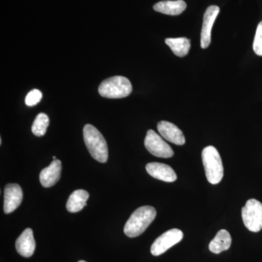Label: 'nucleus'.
Here are the masks:
<instances>
[{
	"instance_id": "obj_1",
	"label": "nucleus",
	"mask_w": 262,
	"mask_h": 262,
	"mask_svg": "<svg viewBox=\"0 0 262 262\" xmlns=\"http://www.w3.org/2000/svg\"><path fill=\"white\" fill-rule=\"evenodd\" d=\"M157 212L152 206L137 208L131 214L124 227V232L129 237H136L145 232L156 217Z\"/></svg>"
},
{
	"instance_id": "obj_2",
	"label": "nucleus",
	"mask_w": 262,
	"mask_h": 262,
	"mask_svg": "<svg viewBox=\"0 0 262 262\" xmlns=\"http://www.w3.org/2000/svg\"><path fill=\"white\" fill-rule=\"evenodd\" d=\"M83 137L92 158L99 163H106L108 157L107 143L100 131L94 125L87 124L83 128Z\"/></svg>"
},
{
	"instance_id": "obj_3",
	"label": "nucleus",
	"mask_w": 262,
	"mask_h": 262,
	"mask_svg": "<svg viewBox=\"0 0 262 262\" xmlns=\"http://www.w3.org/2000/svg\"><path fill=\"white\" fill-rule=\"evenodd\" d=\"M202 159L208 182L212 184L220 183L224 177V167L218 150L213 146H206L202 151Z\"/></svg>"
},
{
	"instance_id": "obj_4",
	"label": "nucleus",
	"mask_w": 262,
	"mask_h": 262,
	"mask_svg": "<svg viewBox=\"0 0 262 262\" xmlns=\"http://www.w3.org/2000/svg\"><path fill=\"white\" fill-rule=\"evenodd\" d=\"M131 82L127 77L115 76L103 80L98 87V93L102 97L122 98L132 93Z\"/></svg>"
},
{
	"instance_id": "obj_5",
	"label": "nucleus",
	"mask_w": 262,
	"mask_h": 262,
	"mask_svg": "<svg viewBox=\"0 0 262 262\" xmlns=\"http://www.w3.org/2000/svg\"><path fill=\"white\" fill-rule=\"evenodd\" d=\"M242 219L248 230L258 232L262 229V204L256 199L248 200L242 208Z\"/></svg>"
},
{
	"instance_id": "obj_6",
	"label": "nucleus",
	"mask_w": 262,
	"mask_h": 262,
	"mask_svg": "<svg viewBox=\"0 0 262 262\" xmlns=\"http://www.w3.org/2000/svg\"><path fill=\"white\" fill-rule=\"evenodd\" d=\"M144 145L149 153L158 158H170L173 156L172 148L153 130L147 131Z\"/></svg>"
},
{
	"instance_id": "obj_7",
	"label": "nucleus",
	"mask_w": 262,
	"mask_h": 262,
	"mask_svg": "<svg viewBox=\"0 0 262 262\" xmlns=\"http://www.w3.org/2000/svg\"><path fill=\"white\" fill-rule=\"evenodd\" d=\"M184 234L179 229H172L161 234L155 239L151 246V253L155 256H158L167 251L176 244H178L183 239Z\"/></svg>"
},
{
	"instance_id": "obj_8",
	"label": "nucleus",
	"mask_w": 262,
	"mask_h": 262,
	"mask_svg": "<svg viewBox=\"0 0 262 262\" xmlns=\"http://www.w3.org/2000/svg\"><path fill=\"white\" fill-rule=\"evenodd\" d=\"M220 11L218 6L211 5L205 12L201 31V48L203 49L208 48L211 44L212 27Z\"/></svg>"
},
{
	"instance_id": "obj_9",
	"label": "nucleus",
	"mask_w": 262,
	"mask_h": 262,
	"mask_svg": "<svg viewBox=\"0 0 262 262\" xmlns=\"http://www.w3.org/2000/svg\"><path fill=\"white\" fill-rule=\"evenodd\" d=\"M23 200L21 188L17 184H7L4 191V212L10 213L16 210Z\"/></svg>"
},
{
	"instance_id": "obj_10",
	"label": "nucleus",
	"mask_w": 262,
	"mask_h": 262,
	"mask_svg": "<svg viewBox=\"0 0 262 262\" xmlns=\"http://www.w3.org/2000/svg\"><path fill=\"white\" fill-rule=\"evenodd\" d=\"M158 130L160 135L169 142L179 146L184 145L185 144V137L182 131L171 122L167 121L158 122Z\"/></svg>"
},
{
	"instance_id": "obj_11",
	"label": "nucleus",
	"mask_w": 262,
	"mask_h": 262,
	"mask_svg": "<svg viewBox=\"0 0 262 262\" xmlns=\"http://www.w3.org/2000/svg\"><path fill=\"white\" fill-rule=\"evenodd\" d=\"M147 173L153 178L165 182H173L177 179L173 169L166 164L149 163L146 165Z\"/></svg>"
},
{
	"instance_id": "obj_12",
	"label": "nucleus",
	"mask_w": 262,
	"mask_h": 262,
	"mask_svg": "<svg viewBox=\"0 0 262 262\" xmlns=\"http://www.w3.org/2000/svg\"><path fill=\"white\" fill-rule=\"evenodd\" d=\"M61 162L55 160L47 168L43 169L39 174V181L42 187L49 188L53 187L61 178Z\"/></svg>"
},
{
	"instance_id": "obj_13",
	"label": "nucleus",
	"mask_w": 262,
	"mask_h": 262,
	"mask_svg": "<svg viewBox=\"0 0 262 262\" xmlns=\"http://www.w3.org/2000/svg\"><path fill=\"white\" fill-rule=\"evenodd\" d=\"M36 243L32 229L27 228L19 236L15 242L17 252L25 258H29L34 254Z\"/></svg>"
},
{
	"instance_id": "obj_14",
	"label": "nucleus",
	"mask_w": 262,
	"mask_h": 262,
	"mask_svg": "<svg viewBox=\"0 0 262 262\" xmlns=\"http://www.w3.org/2000/svg\"><path fill=\"white\" fill-rule=\"evenodd\" d=\"M155 11L168 15H179L187 8V3L184 0H167L156 3L153 7Z\"/></svg>"
},
{
	"instance_id": "obj_15",
	"label": "nucleus",
	"mask_w": 262,
	"mask_h": 262,
	"mask_svg": "<svg viewBox=\"0 0 262 262\" xmlns=\"http://www.w3.org/2000/svg\"><path fill=\"white\" fill-rule=\"evenodd\" d=\"M89 194L87 191L83 189L75 190L71 194L67 203V211L70 213H77L83 209L84 206H87Z\"/></svg>"
},
{
	"instance_id": "obj_16",
	"label": "nucleus",
	"mask_w": 262,
	"mask_h": 262,
	"mask_svg": "<svg viewBox=\"0 0 262 262\" xmlns=\"http://www.w3.org/2000/svg\"><path fill=\"white\" fill-rule=\"evenodd\" d=\"M232 244V237L228 231L221 229L216 234L214 238L212 239L209 244V250L212 253L218 254L227 251Z\"/></svg>"
},
{
	"instance_id": "obj_17",
	"label": "nucleus",
	"mask_w": 262,
	"mask_h": 262,
	"mask_svg": "<svg viewBox=\"0 0 262 262\" xmlns=\"http://www.w3.org/2000/svg\"><path fill=\"white\" fill-rule=\"evenodd\" d=\"M165 42L174 54L179 57L187 56L190 50V40L186 37L167 38Z\"/></svg>"
},
{
	"instance_id": "obj_18",
	"label": "nucleus",
	"mask_w": 262,
	"mask_h": 262,
	"mask_svg": "<svg viewBox=\"0 0 262 262\" xmlns=\"http://www.w3.org/2000/svg\"><path fill=\"white\" fill-rule=\"evenodd\" d=\"M50 124L49 117L45 113H39L36 117L32 127L33 134L38 137L45 136Z\"/></svg>"
},
{
	"instance_id": "obj_19",
	"label": "nucleus",
	"mask_w": 262,
	"mask_h": 262,
	"mask_svg": "<svg viewBox=\"0 0 262 262\" xmlns=\"http://www.w3.org/2000/svg\"><path fill=\"white\" fill-rule=\"evenodd\" d=\"M253 49L257 56H262V21L258 24L256 29Z\"/></svg>"
},
{
	"instance_id": "obj_20",
	"label": "nucleus",
	"mask_w": 262,
	"mask_h": 262,
	"mask_svg": "<svg viewBox=\"0 0 262 262\" xmlns=\"http://www.w3.org/2000/svg\"><path fill=\"white\" fill-rule=\"evenodd\" d=\"M42 98V94L40 91L34 89L27 94L25 98L26 104L28 106H33L37 105Z\"/></svg>"
},
{
	"instance_id": "obj_21",
	"label": "nucleus",
	"mask_w": 262,
	"mask_h": 262,
	"mask_svg": "<svg viewBox=\"0 0 262 262\" xmlns=\"http://www.w3.org/2000/svg\"><path fill=\"white\" fill-rule=\"evenodd\" d=\"M53 160H56V156H53Z\"/></svg>"
},
{
	"instance_id": "obj_22",
	"label": "nucleus",
	"mask_w": 262,
	"mask_h": 262,
	"mask_svg": "<svg viewBox=\"0 0 262 262\" xmlns=\"http://www.w3.org/2000/svg\"><path fill=\"white\" fill-rule=\"evenodd\" d=\"M78 262H87V261H83V260H81V261H79Z\"/></svg>"
}]
</instances>
